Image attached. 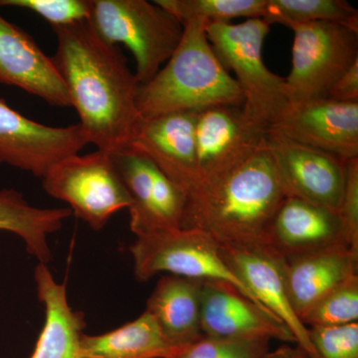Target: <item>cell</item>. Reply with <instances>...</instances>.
I'll use <instances>...</instances> for the list:
<instances>
[{
    "mask_svg": "<svg viewBox=\"0 0 358 358\" xmlns=\"http://www.w3.org/2000/svg\"><path fill=\"white\" fill-rule=\"evenodd\" d=\"M266 148L288 195L339 210L346 162L268 131Z\"/></svg>",
    "mask_w": 358,
    "mask_h": 358,
    "instance_id": "7c38bea8",
    "label": "cell"
},
{
    "mask_svg": "<svg viewBox=\"0 0 358 358\" xmlns=\"http://www.w3.org/2000/svg\"><path fill=\"white\" fill-rule=\"evenodd\" d=\"M34 281L44 307L45 322L30 358H82L80 341L86 327L84 313L71 308L66 285L56 282L46 264L36 266Z\"/></svg>",
    "mask_w": 358,
    "mask_h": 358,
    "instance_id": "44dd1931",
    "label": "cell"
},
{
    "mask_svg": "<svg viewBox=\"0 0 358 358\" xmlns=\"http://www.w3.org/2000/svg\"><path fill=\"white\" fill-rule=\"evenodd\" d=\"M288 196L267 148L216 182L186 199L183 229H196L220 246L264 247Z\"/></svg>",
    "mask_w": 358,
    "mask_h": 358,
    "instance_id": "7a4b0ae2",
    "label": "cell"
},
{
    "mask_svg": "<svg viewBox=\"0 0 358 358\" xmlns=\"http://www.w3.org/2000/svg\"><path fill=\"white\" fill-rule=\"evenodd\" d=\"M129 250L134 259V277L138 282L150 281L160 273L226 282L260 305L233 274L219 245L201 231L179 228L152 233L136 237Z\"/></svg>",
    "mask_w": 358,
    "mask_h": 358,
    "instance_id": "ba28073f",
    "label": "cell"
},
{
    "mask_svg": "<svg viewBox=\"0 0 358 358\" xmlns=\"http://www.w3.org/2000/svg\"><path fill=\"white\" fill-rule=\"evenodd\" d=\"M268 131L343 162L358 159V102L326 99L289 105Z\"/></svg>",
    "mask_w": 358,
    "mask_h": 358,
    "instance_id": "4fadbf2b",
    "label": "cell"
},
{
    "mask_svg": "<svg viewBox=\"0 0 358 358\" xmlns=\"http://www.w3.org/2000/svg\"><path fill=\"white\" fill-rule=\"evenodd\" d=\"M270 23L262 18L206 25L207 38L221 64L233 71L250 119L267 129L289 106L286 79L271 72L263 60Z\"/></svg>",
    "mask_w": 358,
    "mask_h": 358,
    "instance_id": "277c9868",
    "label": "cell"
},
{
    "mask_svg": "<svg viewBox=\"0 0 358 358\" xmlns=\"http://www.w3.org/2000/svg\"><path fill=\"white\" fill-rule=\"evenodd\" d=\"M327 100L339 103L358 102V60L334 85Z\"/></svg>",
    "mask_w": 358,
    "mask_h": 358,
    "instance_id": "4dcf8cb0",
    "label": "cell"
},
{
    "mask_svg": "<svg viewBox=\"0 0 358 358\" xmlns=\"http://www.w3.org/2000/svg\"><path fill=\"white\" fill-rule=\"evenodd\" d=\"M224 260L255 300L284 322L296 343L315 358V350L292 307L285 284L282 259L264 247L220 246Z\"/></svg>",
    "mask_w": 358,
    "mask_h": 358,
    "instance_id": "e0dca14e",
    "label": "cell"
},
{
    "mask_svg": "<svg viewBox=\"0 0 358 358\" xmlns=\"http://www.w3.org/2000/svg\"><path fill=\"white\" fill-rule=\"evenodd\" d=\"M88 143L79 122L62 128L46 126L16 112L0 99V164L42 179L55 164L80 154Z\"/></svg>",
    "mask_w": 358,
    "mask_h": 358,
    "instance_id": "8fae6325",
    "label": "cell"
},
{
    "mask_svg": "<svg viewBox=\"0 0 358 358\" xmlns=\"http://www.w3.org/2000/svg\"><path fill=\"white\" fill-rule=\"evenodd\" d=\"M289 105L326 100L339 78L358 60V31L334 22L294 23Z\"/></svg>",
    "mask_w": 358,
    "mask_h": 358,
    "instance_id": "8992f818",
    "label": "cell"
},
{
    "mask_svg": "<svg viewBox=\"0 0 358 358\" xmlns=\"http://www.w3.org/2000/svg\"><path fill=\"white\" fill-rule=\"evenodd\" d=\"M263 20L285 26L334 22L358 31V10L345 0H268Z\"/></svg>",
    "mask_w": 358,
    "mask_h": 358,
    "instance_id": "cb8c5ba5",
    "label": "cell"
},
{
    "mask_svg": "<svg viewBox=\"0 0 358 358\" xmlns=\"http://www.w3.org/2000/svg\"><path fill=\"white\" fill-rule=\"evenodd\" d=\"M308 336L315 358H358V322L348 326L312 327Z\"/></svg>",
    "mask_w": 358,
    "mask_h": 358,
    "instance_id": "f1b7e54d",
    "label": "cell"
},
{
    "mask_svg": "<svg viewBox=\"0 0 358 358\" xmlns=\"http://www.w3.org/2000/svg\"><path fill=\"white\" fill-rule=\"evenodd\" d=\"M87 22L103 41L133 53L140 86L164 67L183 34L178 18L147 0H91Z\"/></svg>",
    "mask_w": 358,
    "mask_h": 358,
    "instance_id": "5b68a950",
    "label": "cell"
},
{
    "mask_svg": "<svg viewBox=\"0 0 358 358\" xmlns=\"http://www.w3.org/2000/svg\"><path fill=\"white\" fill-rule=\"evenodd\" d=\"M203 280L164 275L148 299L150 313L169 345L185 350L203 336L201 289Z\"/></svg>",
    "mask_w": 358,
    "mask_h": 358,
    "instance_id": "ffe728a7",
    "label": "cell"
},
{
    "mask_svg": "<svg viewBox=\"0 0 358 358\" xmlns=\"http://www.w3.org/2000/svg\"><path fill=\"white\" fill-rule=\"evenodd\" d=\"M182 350L167 343L147 312L114 331L98 336L83 334L80 341L82 358H173Z\"/></svg>",
    "mask_w": 358,
    "mask_h": 358,
    "instance_id": "7402d4cb",
    "label": "cell"
},
{
    "mask_svg": "<svg viewBox=\"0 0 358 358\" xmlns=\"http://www.w3.org/2000/svg\"><path fill=\"white\" fill-rule=\"evenodd\" d=\"M182 25L189 20L205 24L230 23L234 18H264L268 0H157Z\"/></svg>",
    "mask_w": 358,
    "mask_h": 358,
    "instance_id": "d4e9b609",
    "label": "cell"
},
{
    "mask_svg": "<svg viewBox=\"0 0 358 358\" xmlns=\"http://www.w3.org/2000/svg\"><path fill=\"white\" fill-rule=\"evenodd\" d=\"M301 320L308 329L358 322V275H352L322 296Z\"/></svg>",
    "mask_w": 358,
    "mask_h": 358,
    "instance_id": "484cf974",
    "label": "cell"
},
{
    "mask_svg": "<svg viewBox=\"0 0 358 358\" xmlns=\"http://www.w3.org/2000/svg\"><path fill=\"white\" fill-rule=\"evenodd\" d=\"M71 215L69 208H38L17 190H0V231L20 237L26 251L39 263L47 265L52 260L48 236L60 230Z\"/></svg>",
    "mask_w": 358,
    "mask_h": 358,
    "instance_id": "603a6c76",
    "label": "cell"
},
{
    "mask_svg": "<svg viewBox=\"0 0 358 358\" xmlns=\"http://www.w3.org/2000/svg\"><path fill=\"white\" fill-rule=\"evenodd\" d=\"M338 246L350 249L338 211L291 195L278 209L265 244L282 259Z\"/></svg>",
    "mask_w": 358,
    "mask_h": 358,
    "instance_id": "2e32d148",
    "label": "cell"
},
{
    "mask_svg": "<svg viewBox=\"0 0 358 358\" xmlns=\"http://www.w3.org/2000/svg\"><path fill=\"white\" fill-rule=\"evenodd\" d=\"M0 6L28 9L54 28L88 21L91 0H0Z\"/></svg>",
    "mask_w": 358,
    "mask_h": 358,
    "instance_id": "83f0119b",
    "label": "cell"
},
{
    "mask_svg": "<svg viewBox=\"0 0 358 358\" xmlns=\"http://www.w3.org/2000/svg\"><path fill=\"white\" fill-rule=\"evenodd\" d=\"M282 268L289 300L301 320L322 296L358 275V255L348 247H334L282 259Z\"/></svg>",
    "mask_w": 358,
    "mask_h": 358,
    "instance_id": "d6986e66",
    "label": "cell"
},
{
    "mask_svg": "<svg viewBox=\"0 0 358 358\" xmlns=\"http://www.w3.org/2000/svg\"><path fill=\"white\" fill-rule=\"evenodd\" d=\"M195 112H174L141 120L131 145L148 155L185 193L199 187Z\"/></svg>",
    "mask_w": 358,
    "mask_h": 358,
    "instance_id": "9a60e30c",
    "label": "cell"
},
{
    "mask_svg": "<svg viewBox=\"0 0 358 358\" xmlns=\"http://www.w3.org/2000/svg\"><path fill=\"white\" fill-rule=\"evenodd\" d=\"M264 358H313L306 350L300 346L292 348L289 345H282L274 352H268Z\"/></svg>",
    "mask_w": 358,
    "mask_h": 358,
    "instance_id": "1f68e13d",
    "label": "cell"
},
{
    "mask_svg": "<svg viewBox=\"0 0 358 358\" xmlns=\"http://www.w3.org/2000/svg\"><path fill=\"white\" fill-rule=\"evenodd\" d=\"M206 24L189 20L173 56L150 81L138 87L141 120L174 112H199L220 105H243L234 77L223 67L207 38Z\"/></svg>",
    "mask_w": 358,
    "mask_h": 358,
    "instance_id": "3957f363",
    "label": "cell"
},
{
    "mask_svg": "<svg viewBox=\"0 0 358 358\" xmlns=\"http://www.w3.org/2000/svg\"><path fill=\"white\" fill-rule=\"evenodd\" d=\"M42 185L47 194L66 202L72 214L95 231L129 206L112 157L102 150L61 160L42 178Z\"/></svg>",
    "mask_w": 358,
    "mask_h": 358,
    "instance_id": "52a82bcc",
    "label": "cell"
},
{
    "mask_svg": "<svg viewBox=\"0 0 358 358\" xmlns=\"http://www.w3.org/2000/svg\"><path fill=\"white\" fill-rule=\"evenodd\" d=\"M270 341H234L202 336L173 358H264Z\"/></svg>",
    "mask_w": 358,
    "mask_h": 358,
    "instance_id": "4316f807",
    "label": "cell"
},
{
    "mask_svg": "<svg viewBox=\"0 0 358 358\" xmlns=\"http://www.w3.org/2000/svg\"><path fill=\"white\" fill-rule=\"evenodd\" d=\"M267 134V129L250 119L243 105L214 106L196 112L195 148L199 178L196 192L265 148Z\"/></svg>",
    "mask_w": 358,
    "mask_h": 358,
    "instance_id": "9c48e42d",
    "label": "cell"
},
{
    "mask_svg": "<svg viewBox=\"0 0 358 358\" xmlns=\"http://www.w3.org/2000/svg\"><path fill=\"white\" fill-rule=\"evenodd\" d=\"M53 30L57 48L52 61L89 143L110 155L129 147L141 119L136 108L140 83L126 56L119 46L103 41L87 21Z\"/></svg>",
    "mask_w": 358,
    "mask_h": 358,
    "instance_id": "6da1fadb",
    "label": "cell"
},
{
    "mask_svg": "<svg viewBox=\"0 0 358 358\" xmlns=\"http://www.w3.org/2000/svg\"><path fill=\"white\" fill-rule=\"evenodd\" d=\"M1 8V6H0ZM0 84L20 88L56 108H71L64 82L31 35L0 14Z\"/></svg>",
    "mask_w": 358,
    "mask_h": 358,
    "instance_id": "ac0fdd59",
    "label": "cell"
},
{
    "mask_svg": "<svg viewBox=\"0 0 358 358\" xmlns=\"http://www.w3.org/2000/svg\"><path fill=\"white\" fill-rule=\"evenodd\" d=\"M129 197V227L136 237L181 228L185 193L134 145L110 155Z\"/></svg>",
    "mask_w": 358,
    "mask_h": 358,
    "instance_id": "30bf717a",
    "label": "cell"
},
{
    "mask_svg": "<svg viewBox=\"0 0 358 358\" xmlns=\"http://www.w3.org/2000/svg\"><path fill=\"white\" fill-rule=\"evenodd\" d=\"M338 213L348 246L358 255V159L346 162L345 190Z\"/></svg>",
    "mask_w": 358,
    "mask_h": 358,
    "instance_id": "f546056e",
    "label": "cell"
},
{
    "mask_svg": "<svg viewBox=\"0 0 358 358\" xmlns=\"http://www.w3.org/2000/svg\"><path fill=\"white\" fill-rule=\"evenodd\" d=\"M201 331L209 338L296 343L288 327L229 282L203 280Z\"/></svg>",
    "mask_w": 358,
    "mask_h": 358,
    "instance_id": "5bb4252c",
    "label": "cell"
}]
</instances>
